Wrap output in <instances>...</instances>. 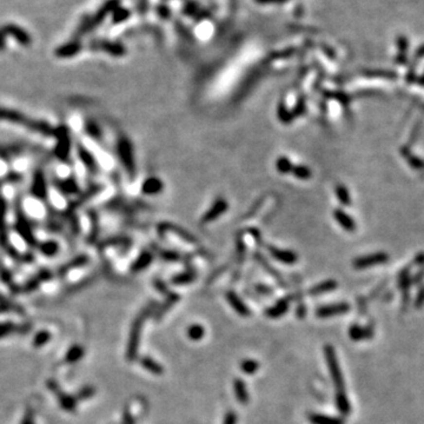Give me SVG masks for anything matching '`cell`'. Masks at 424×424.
<instances>
[{"label":"cell","mask_w":424,"mask_h":424,"mask_svg":"<svg viewBox=\"0 0 424 424\" xmlns=\"http://www.w3.org/2000/svg\"><path fill=\"white\" fill-rule=\"evenodd\" d=\"M324 355L326 359V364H328L329 371H330L331 378H333L335 388H336V392H345L344 390V379L341 368H339L338 361H337L336 353L335 349L331 345H325L324 348Z\"/></svg>","instance_id":"obj_1"},{"label":"cell","mask_w":424,"mask_h":424,"mask_svg":"<svg viewBox=\"0 0 424 424\" xmlns=\"http://www.w3.org/2000/svg\"><path fill=\"white\" fill-rule=\"evenodd\" d=\"M145 316L146 315H139L136 318V320L133 322L132 328H131V333L129 337V343H127V351H126V357L129 361H135L138 355V347H139V338H141V326H143Z\"/></svg>","instance_id":"obj_2"},{"label":"cell","mask_w":424,"mask_h":424,"mask_svg":"<svg viewBox=\"0 0 424 424\" xmlns=\"http://www.w3.org/2000/svg\"><path fill=\"white\" fill-rule=\"evenodd\" d=\"M118 156L121 158V161L124 165L127 174L135 175L136 166H135V157H133V149L130 141L125 137L119 139L118 143Z\"/></svg>","instance_id":"obj_3"},{"label":"cell","mask_w":424,"mask_h":424,"mask_svg":"<svg viewBox=\"0 0 424 424\" xmlns=\"http://www.w3.org/2000/svg\"><path fill=\"white\" fill-rule=\"evenodd\" d=\"M389 261V256L384 252L372 253V255L359 257L353 261V267L355 269H367V267L375 266V265L386 263Z\"/></svg>","instance_id":"obj_4"},{"label":"cell","mask_w":424,"mask_h":424,"mask_svg":"<svg viewBox=\"0 0 424 424\" xmlns=\"http://www.w3.org/2000/svg\"><path fill=\"white\" fill-rule=\"evenodd\" d=\"M228 206H229L228 202L225 199H222V198H220V199H217L216 202L212 204L210 210L205 212L202 220L204 223L213 222V220L219 218V217L228 210Z\"/></svg>","instance_id":"obj_5"},{"label":"cell","mask_w":424,"mask_h":424,"mask_svg":"<svg viewBox=\"0 0 424 424\" xmlns=\"http://www.w3.org/2000/svg\"><path fill=\"white\" fill-rule=\"evenodd\" d=\"M350 309V306L347 303H339V304H331V305H325L322 308H318L316 311L317 317L320 318H326V317H333L336 315H343L347 314Z\"/></svg>","instance_id":"obj_6"},{"label":"cell","mask_w":424,"mask_h":424,"mask_svg":"<svg viewBox=\"0 0 424 424\" xmlns=\"http://www.w3.org/2000/svg\"><path fill=\"white\" fill-rule=\"evenodd\" d=\"M269 252L273 258L277 259V261L281 262V263H284L286 265L295 264L298 259L297 255H296L294 251L282 250V249H277V247H270Z\"/></svg>","instance_id":"obj_7"},{"label":"cell","mask_w":424,"mask_h":424,"mask_svg":"<svg viewBox=\"0 0 424 424\" xmlns=\"http://www.w3.org/2000/svg\"><path fill=\"white\" fill-rule=\"evenodd\" d=\"M164 189V184L157 177H149L141 184V192L146 196H155L160 194Z\"/></svg>","instance_id":"obj_8"},{"label":"cell","mask_w":424,"mask_h":424,"mask_svg":"<svg viewBox=\"0 0 424 424\" xmlns=\"http://www.w3.org/2000/svg\"><path fill=\"white\" fill-rule=\"evenodd\" d=\"M227 300L229 304H230L231 306L233 308V310H235L237 314L241 315V316H250V309L247 308V305H245L244 302L241 300V298L237 296L233 291H229L227 294Z\"/></svg>","instance_id":"obj_9"},{"label":"cell","mask_w":424,"mask_h":424,"mask_svg":"<svg viewBox=\"0 0 424 424\" xmlns=\"http://www.w3.org/2000/svg\"><path fill=\"white\" fill-rule=\"evenodd\" d=\"M349 336L353 341H364V339H369L373 336V330L368 326L353 325L349 330Z\"/></svg>","instance_id":"obj_10"},{"label":"cell","mask_w":424,"mask_h":424,"mask_svg":"<svg viewBox=\"0 0 424 424\" xmlns=\"http://www.w3.org/2000/svg\"><path fill=\"white\" fill-rule=\"evenodd\" d=\"M334 217L335 219H336V222L338 223V224H341V227L344 229V230L350 231V232H353V231L356 230V223L353 222V219L351 218L349 214L345 213L344 211L336 210L334 212Z\"/></svg>","instance_id":"obj_11"},{"label":"cell","mask_w":424,"mask_h":424,"mask_svg":"<svg viewBox=\"0 0 424 424\" xmlns=\"http://www.w3.org/2000/svg\"><path fill=\"white\" fill-rule=\"evenodd\" d=\"M396 43H397L398 51L400 52H398L395 61L397 64H400V65H403V64L406 63V54H408V49H409L408 38L404 37V35H398Z\"/></svg>","instance_id":"obj_12"},{"label":"cell","mask_w":424,"mask_h":424,"mask_svg":"<svg viewBox=\"0 0 424 424\" xmlns=\"http://www.w3.org/2000/svg\"><path fill=\"white\" fill-rule=\"evenodd\" d=\"M289 309V300H280L275 305L271 306L266 310V316L270 318H278L286 314Z\"/></svg>","instance_id":"obj_13"},{"label":"cell","mask_w":424,"mask_h":424,"mask_svg":"<svg viewBox=\"0 0 424 424\" xmlns=\"http://www.w3.org/2000/svg\"><path fill=\"white\" fill-rule=\"evenodd\" d=\"M233 390H235V395L239 403L247 404V402H249V392H247V384L242 379H236L233 382Z\"/></svg>","instance_id":"obj_14"},{"label":"cell","mask_w":424,"mask_h":424,"mask_svg":"<svg viewBox=\"0 0 424 424\" xmlns=\"http://www.w3.org/2000/svg\"><path fill=\"white\" fill-rule=\"evenodd\" d=\"M337 288V283L335 281H325L323 282V283L317 284V285H315L314 288H311L309 290V295L311 296H318V295H323L326 294V292L329 291H333Z\"/></svg>","instance_id":"obj_15"},{"label":"cell","mask_w":424,"mask_h":424,"mask_svg":"<svg viewBox=\"0 0 424 424\" xmlns=\"http://www.w3.org/2000/svg\"><path fill=\"white\" fill-rule=\"evenodd\" d=\"M141 364L143 365L145 370H147L151 373H155V375H161V373L164 372L163 367H161L159 363H157V362H156L153 358H151V357H147V356L141 357Z\"/></svg>","instance_id":"obj_16"},{"label":"cell","mask_w":424,"mask_h":424,"mask_svg":"<svg viewBox=\"0 0 424 424\" xmlns=\"http://www.w3.org/2000/svg\"><path fill=\"white\" fill-rule=\"evenodd\" d=\"M309 420L312 424H344V420L338 417H330L325 415L312 414L309 416Z\"/></svg>","instance_id":"obj_17"},{"label":"cell","mask_w":424,"mask_h":424,"mask_svg":"<svg viewBox=\"0 0 424 424\" xmlns=\"http://www.w3.org/2000/svg\"><path fill=\"white\" fill-rule=\"evenodd\" d=\"M336 406L342 415L350 414L351 406L345 392H336Z\"/></svg>","instance_id":"obj_18"},{"label":"cell","mask_w":424,"mask_h":424,"mask_svg":"<svg viewBox=\"0 0 424 424\" xmlns=\"http://www.w3.org/2000/svg\"><path fill=\"white\" fill-rule=\"evenodd\" d=\"M151 262H152V253L143 252L135 262V264H133L132 266V270L136 272L141 271V270H144L145 267H147L150 264H151Z\"/></svg>","instance_id":"obj_19"},{"label":"cell","mask_w":424,"mask_h":424,"mask_svg":"<svg viewBox=\"0 0 424 424\" xmlns=\"http://www.w3.org/2000/svg\"><path fill=\"white\" fill-rule=\"evenodd\" d=\"M365 74H367V77H378L384 78V79H396L397 78V73H395L391 70H368Z\"/></svg>","instance_id":"obj_20"},{"label":"cell","mask_w":424,"mask_h":424,"mask_svg":"<svg viewBox=\"0 0 424 424\" xmlns=\"http://www.w3.org/2000/svg\"><path fill=\"white\" fill-rule=\"evenodd\" d=\"M276 169H277V171L280 172V174L286 175V174H291L292 169H294V164L290 161V159L288 157H280L277 159V161H276Z\"/></svg>","instance_id":"obj_21"},{"label":"cell","mask_w":424,"mask_h":424,"mask_svg":"<svg viewBox=\"0 0 424 424\" xmlns=\"http://www.w3.org/2000/svg\"><path fill=\"white\" fill-rule=\"evenodd\" d=\"M205 336V329L204 326L200 324H194L188 329V337L191 341H200L203 337Z\"/></svg>","instance_id":"obj_22"},{"label":"cell","mask_w":424,"mask_h":424,"mask_svg":"<svg viewBox=\"0 0 424 424\" xmlns=\"http://www.w3.org/2000/svg\"><path fill=\"white\" fill-rule=\"evenodd\" d=\"M84 355V349L80 347V345H74V347H72L70 350L68 351V355H66V362H69V363H74V362H78L80 358H82Z\"/></svg>","instance_id":"obj_23"},{"label":"cell","mask_w":424,"mask_h":424,"mask_svg":"<svg viewBox=\"0 0 424 424\" xmlns=\"http://www.w3.org/2000/svg\"><path fill=\"white\" fill-rule=\"evenodd\" d=\"M291 174L294 175L296 178H298V179H302V180L309 179V178H310L312 176L311 170L309 169V167H306L304 165H294V169H292Z\"/></svg>","instance_id":"obj_24"},{"label":"cell","mask_w":424,"mask_h":424,"mask_svg":"<svg viewBox=\"0 0 424 424\" xmlns=\"http://www.w3.org/2000/svg\"><path fill=\"white\" fill-rule=\"evenodd\" d=\"M194 278H196V275L194 272H184L180 273V275L175 276L172 278V283L176 284V285H185V284L194 282Z\"/></svg>","instance_id":"obj_25"},{"label":"cell","mask_w":424,"mask_h":424,"mask_svg":"<svg viewBox=\"0 0 424 424\" xmlns=\"http://www.w3.org/2000/svg\"><path fill=\"white\" fill-rule=\"evenodd\" d=\"M336 194H337V198H338V200L342 203L343 205H350L351 204L350 194H349L348 189L345 188L344 185H338V186H337V188H336Z\"/></svg>","instance_id":"obj_26"},{"label":"cell","mask_w":424,"mask_h":424,"mask_svg":"<svg viewBox=\"0 0 424 424\" xmlns=\"http://www.w3.org/2000/svg\"><path fill=\"white\" fill-rule=\"evenodd\" d=\"M259 363L257 361H253V359H245L241 363V369L243 372L247 373V375H252L256 371L258 370Z\"/></svg>","instance_id":"obj_27"},{"label":"cell","mask_w":424,"mask_h":424,"mask_svg":"<svg viewBox=\"0 0 424 424\" xmlns=\"http://www.w3.org/2000/svg\"><path fill=\"white\" fill-rule=\"evenodd\" d=\"M59 401L61 406L65 410H68V411H72V410L76 409V400L73 397H71V396L61 395Z\"/></svg>","instance_id":"obj_28"},{"label":"cell","mask_w":424,"mask_h":424,"mask_svg":"<svg viewBox=\"0 0 424 424\" xmlns=\"http://www.w3.org/2000/svg\"><path fill=\"white\" fill-rule=\"evenodd\" d=\"M93 394H94L93 388L85 387L79 391V394H78V398H79V400H86V398L92 397V395Z\"/></svg>","instance_id":"obj_29"},{"label":"cell","mask_w":424,"mask_h":424,"mask_svg":"<svg viewBox=\"0 0 424 424\" xmlns=\"http://www.w3.org/2000/svg\"><path fill=\"white\" fill-rule=\"evenodd\" d=\"M50 338V335L47 333H40L39 335H37V337H35V345H38V347H40V345L45 344V343L49 341Z\"/></svg>","instance_id":"obj_30"},{"label":"cell","mask_w":424,"mask_h":424,"mask_svg":"<svg viewBox=\"0 0 424 424\" xmlns=\"http://www.w3.org/2000/svg\"><path fill=\"white\" fill-rule=\"evenodd\" d=\"M409 163L415 169H423L424 167V161L421 160L420 158L414 157V156H409Z\"/></svg>","instance_id":"obj_31"},{"label":"cell","mask_w":424,"mask_h":424,"mask_svg":"<svg viewBox=\"0 0 424 424\" xmlns=\"http://www.w3.org/2000/svg\"><path fill=\"white\" fill-rule=\"evenodd\" d=\"M237 421H238L237 414H235L233 411H230V412H228L227 416H225L223 424H237Z\"/></svg>","instance_id":"obj_32"},{"label":"cell","mask_w":424,"mask_h":424,"mask_svg":"<svg viewBox=\"0 0 424 424\" xmlns=\"http://www.w3.org/2000/svg\"><path fill=\"white\" fill-rule=\"evenodd\" d=\"M423 305H424V288L420 290V292L417 294L416 300H415V306H416V308L420 309L422 308Z\"/></svg>","instance_id":"obj_33"},{"label":"cell","mask_w":424,"mask_h":424,"mask_svg":"<svg viewBox=\"0 0 424 424\" xmlns=\"http://www.w3.org/2000/svg\"><path fill=\"white\" fill-rule=\"evenodd\" d=\"M123 424H135V420H133V417H132V415H130V414H125V417H124V422H123Z\"/></svg>","instance_id":"obj_34"},{"label":"cell","mask_w":424,"mask_h":424,"mask_svg":"<svg viewBox=\"0 0 424 424\" xmlns=\"http://www.w3.org/2000/svg\"><path fill=\"white\" fill-rule=\"evenodd\" d=\"M415 55H416V59H421V58L424 57V44L418 47L417 51H416V54Z\"/></svg>","instance_id":"obj_35"},{"label":"cell","mask_w":424,"mask_h":424,"mask_svg":"<svg viewBox=\"0 0 424 424\" xmlns=\"http://www.w3.org/2000/svg\"><path fill=\"white\" fill-rule=\"evenodd\" d=\"M23 424H33V418H32V414H26V416H25Z\"/></svg>","instance_id":"obj_36"},{"label":"cell","mask_w":424,"mask_h":424,"mask_svg":"<svg viewBox=\"0 0 424 424\" xmlns=\"http://www.w3.org/2000/svg\"><path fill=\"white\" fill-rule=\"evenodd\" d=\"M256 1L261 2V4H270V2H284L286 0H256Z\"/></svg>","instance_id":"obj_37"},{"label":"cell","mask_w":424,"mask_h":424,"mask_svg":"<svg viewBox=\"0 0 424 424\" xmlns=\"http://www.w3.org/2000/svg\"><path fill=\"white\" fill-rule=\"evenodd\" d=\"M418 82H420V84H421V85H424V74H423V76H422V77H421V78H420V79H418Z\"/></svg>","instance_id":"obj_38"}]
</instances>
